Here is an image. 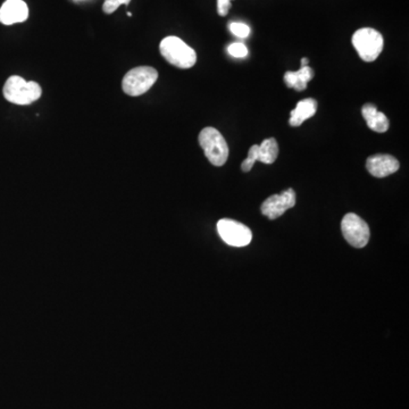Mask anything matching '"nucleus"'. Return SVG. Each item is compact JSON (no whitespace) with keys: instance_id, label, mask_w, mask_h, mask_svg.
<instances>
[{"instance_id":"obj_1","label":"nucleus","mask_w":409,"mask_h":409,"mask_svg":"<svg viewBox=\"0 0 409 409\" xmlns=\"http://www.w3.org/2000/svg\"><path fill=\"white\" fill-rule=\"evenodd\" d=\"M43 90L37 82L34 81H25L23 77H8L5 86H3V97L7 101L12 104L30 105L37 101L41 97Z\"/></svg>"},{"instance_id":"obj_2","label":"nucleus","mask_w":409,"mask_h":409,"mask_svg":"<svg viewBox=\"0 0 409 409\" xmlns=\"http://www.w3.org/2000/svg\"><path fill=\"white\" fill-rule=\"evenodd\" d=\"M159 50L163 57L179 68H191L197 61V54L184 40L177 37H168L162 40Z\"/></svg>"},{"instance_id":"obj_3","label":"nucleus","mask_w":409,"mask_h":409,"mask_svg":"<svg viewBox=\"0 0 409 409\" xmlns=\"http://www.w3.org/2000/svg\"><path fill=\"white\" fill-rule=\"evenodd\" d=\"M199 144L204 156L214 166H223L229 158V146L223 135L214 128H204L199 135Z\"/></svg>"},{"instance_id":"obj_4","label":"nucleus","mask_w":409,"mask_h":409,"mask_svg":"<svg viewBox=\"0 0 409 409\" xmlns=\"http://www.w3.org/2000/svg\"><path fill=\"white\" fill-rule=\"evenodd\" d=\"M352 45L364 61H375L383 50L385 40L379 31L371 28L359 29L352 36Z\"/></svg>"},{"instance_id":"obj_5","label":"nucleus","mask_w":409,"mask_h":409,"mask_svg":"<svg viewBox=\"0 0 409 409\" xmlns=\"http://www.w3.org/2000/svg\"><path fill=\"white\" fill-rule=\"evenodd\" d=\"M158 72L150 66H140L128 70L123 79V91L131 97L144 95L156 83Z\"/></svg>"},{"instance_id":"obj_6","label":"nucleus","mask_w":409,"mask_h":409,"mask_svg":"<svg viewBox=\"0 0 409 409\" xmlns=\"http://www.w3.org/2000/svg\"><path fill=\"white\" fill-rule=\"evenodd\" d=\"M342 235L350 246L364 248L370 241L369 224L354 213H349L341 222Z\"/></svg>"},{"instance_id":"obj_7","label":"nucleus","mask_w":409,"mask_h":409,"mask_svg":"<svg viewBox=\"0 0 409 409\" xmlns=\"http://www.w3.org/2000/svg\"><path fill=\"white\" fill-rule=\"evenodd\" d=\"M217 232L225 244L232 247H246L253 240V233L248 226L229 218L218 221Z\"/></svg>"},{"instance_id":"obj_8","label":"nucleus","mask_w":409,"mask_h":409,"mask_svg":"<svg viewBox=\"0 0 409 409\" xmlns=\"http://www.w3.org/2000/svg\"><path fill=\"white\" fill-rule=\"evenodd\" d=\"M296 204V193L292 189L284 190L280 195H273L262 204V213L269 220H275Z\"/></svg>"},{"instance_id":"obj_9","label":"nucleus","mask_w":409,"mask_h":409,"mask_svg":"<svg viewBox=\"0 0 409 409\" xmlns=\"http://www.w3.org/2000/svg\"><path fill=\"white\" fill-rule=\"evenodd\" d=\"M399 168L400 164L397 159L387 154H375L366 161L367 171L375 177H389L396 173Z\"/></svg>"},{"instance_id":"obj_10","label":"nucleus","mask_w":409,"mask_h":409,"mask_svg":"<svg viewBox=\"0 0 409 409\" xmlns=\"http://www.w3.org/2000/svg\"><path fill=\"white\" fill-rule=\"evenodd\" d=\"M29 17L28 5L23 0H6L0 7V23L13 25L27 21Z\"/></svg>"},{"instance_id":"obj_11","label":"nucleus","mask_w":409,"mask_h":409,"mask_svg":"<svg viewBox=\"0 0 409 409\" xmlns=\"http://www.w3.org/2000/svg\"><path fill=\"white\" fill-rule=\"evenodd\" d=\"M362 115L366 121L367 126L373 131L378 132V133H385L388 131L389 126H390L388 117L379 112L374 105H364L362 108Z\"/></svg>"},{"instance_id":"obj_12","label":"nucleus","mask_w":409,"mask_h":409,"mask_svg":"<svg viewBox=\"0 0 409 409\" xmlns=\"http://www.w3.org/2000/svg\"><path fill=\"white\" fill-rule=\"evenodd\" d=\"M318 110V101L313 99V98H307L304 101H299L297 104L296 108L291 110L290 123L291 126H302V123L314 117Z\"/></svg>"},{"instance_id":"obj_13","label":"nucleus","mask_w":409,"mask_h":409,"mask_svg":"<svg viewBox=\"0 0 409 409\" xmlns=\"http://www.w3.org/2000/svg\"><path fill=\"white\" fill-rule=\"evenodd\" d=\"M314 77V70L309 66L300 68L297 72H287L284 74V83L288 88L296 89L298 91H302L307 88L309 81Z\"/></svg>"},{"instance_id":"obj_14","label":"nucleus","mask_w":409,"mask_h":409,"mask_svg":"<svg viewBox=\"0 0 409 409\" xmlns=\"http://www.w3.org/2000/svg\"><path fill=\"white\" fill-rule=\"evenodd\" d=\"M278 156V141L274 137L266 139L262 144H258V157L257 161H260L263 164H273Z\"/></svg>"},{"instance_id":"obj_15","label":"nucleus","mask_w":409,"mask_h":409,"mask_svg":"<svg viewBox=\"0 0 409 409\" xmlns=\"http://www.w3.org/2000/svg\"><path fill=\"white\" fill-rule=\"evenodd\" d=\"M258 157V144H253L248 151V157L241 164V170L244 172H249L253 168V164L257 162Z\"/></svg>"},{"instance_id":"obj_16","label":"nucleus","mask_w":409,"mask_h":409,"mask_svg":"<svg viewBox=\"0 0 409 409\" xmlns=\"http://www.w3.org/2000/svg\"><path fill=\"white\" fill-rule=\"evenodd\" d=\"M229 29L235 34V37L242 38V39L247 38L251 34V28L247 24H244V23L232 22V23H230Z\"/></svg>"},{"instance_id":"obj_17","label":"nucleus","mask_w":409,"mask_h":409,"mask_svg":"<svg viewBox=\"0 0 409 409\" xmlns=\"http://www.w3.org/2000/svg\"><path fill=\"white\" fill-rule=\"evenodd\" d=\"M228 52H229L230 55L235 57V59H244L248 56V48L246 45L241 43H231L228 47Z\"/></svg>"},{"instance_id":"obj_18","label":"nucleus","mask_w":409,"mask_h":409,"mask_svg":"<svg viewBox=\"0 0 409 409\" xmlns=\"http://www.w3.org/2000/svg\"><path fill=\"white\" fill-rule=\"evenodd\" d=\"M131 0H105L103 10L106 14H112L119 8L121 5H128Z\"/></svg>"},{"instance_id":"obj_19","label":"nucleus","mask_w":409,"mask_h":409,"mask_svg":"<svg viewBox=\"0 0 409 409\" xmlns=\"http://www.w3.org/2000/svg\"><path fill=\"white\" fill-rule=\"evenodd\" d=\"M232 0H217V13L220 16L228 15Z\"/></svg>"},{"instance_id":"obj_20","label":"nucleus","mask_w":409,"mask_h":409,"mask_svg":"<svg viewBox=\"0 0 409 409\" xmlns=\"http://www.w3.org/2000/svg\"><path fill=\"white\" fill-rule=\"evenodd\" d=\"M308 59H302V68H305V66H308Z\"/></svg>"}]
</instances>
